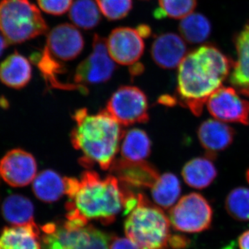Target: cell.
<instances>
[{"instance_id": "cell-1", "label": "cell", "mask_w": 249, "mask_h": 249, "mask_svg": "<svg viewBox=\"0 0 249 249\" xmlns=\"http://www.w3.org/2000/svg\"><path fill=\"white\" fill-rule=\"evenodd\" d=\"M231 60L212 45L187 54L178 65L176 101L196 116L201 115L209 98L230 74Z\"/></svg>"}, {"instance_id": "cell-2", "label": "cell", "mask_w": 249, "mask_h": 249, "mask_svg": "<svg viewBox=\"0 0 249 249\" xmlns=\"http://www.w3.org/2000/svg\"><path fill=\"white\" fill-rule=\"evenodd\" d=\"M69 201L66 204L67 220L88 224L98 219L108 224L124 210L131 192L123 190L114 175L102 178L96 172L87 170L80 179L66 178Z\"/></svg>"}, {"instance_id": "cell-3", "label": "cell", "mask_w": 249, "mask_h": 249, "mask_svg": "<svg viewBox=\"0 0 249 249\" xmlns=\"http://www.w3.org/2000/svg\"><path fill=\"white\" fill-rule=\"evenodd\" d=\"M76 126L71 133L73 147L83 153L80 165L91 168L98 164L107 170L112 165L124 132L106 109L90 114L85 108L75 111Z\"/></svg>"}, {"instance_id": "cell-4", "label": "cell", "mask_w": 249, "mask_h": 249, "mask_svg": "<svg viewBox=\"0 0 249 249\" xmlns=\"http://www.w3.org/2000/svg\"><path fill=\"white\" fill-rule=\"evenodd\" d=\"M138 199L124 222L127 238L139 249H169V218L145 196L139 194Z\"/></svg>"}, {"instance_id": "cell-5", "label": "cell", "mask_w": 249, "mask_h": 249, "mask_svg": "<svg viewBox=\"0 0 249 249\" xmlns=\"http://www.w3.org/2000/svg\"><path fill=\"white\" fill-rule=\"evenodd\" d=\"M47 22L29 0L0 1V32L10 45H18L45 34Z\"/></svg>"}, {"instance_id": "cell-6", "label": "cell", "mask_w": 249, "mask_h": 249, "mask_svg": "<svg viewBox=\"0 0 249 249\" xmlns=\"http://www.w3.org/2000/svg\"><path fill=\"white\" fill-rule=\"evenodd\" d=\"M42 249H109L106 233L91 225L67 220L42 227Z\"/></svg>"}, {"instance_id": "cell-7", "label": "cell", "mask_w": 249, "mask_h": 249, "mask_svg": "<svg viewBox=\"0 0 249 249\" xmlns=\"http://www.w3.org/2000/svg\"><path fill=\"white\" fill-rule=\"evenodd\" d=\"M213 209L200 194L192 193L181 198L170 210L169 219L173 229L186 233L208 230L213 221Z\"/></svg>"}, {"instance_id": "cell-8", "label": "cell", "mask_w": 249, "mask_h": 249, "mask_svg": "<svg viewBox=\"0 0 249 249\" xmlns=\"http://www.w3.org/2000/svg\"><path fill=\"white\" fill-rule=\"evenodd\" d=\"M92 47V52L78 65L73 76V84L83 93L88 92L87 85L100 84L108 81L116 69L108 52L106 39L95 34Z\"/></svg>"}, {"instance_id": "cell-9", "label": "cell", "mask_w": 249, "mask_h": 249, "mask_svg": "<svg viewBox=\"0 0 249 249\" xmlns=\"http://www.w3.org/2000/svg\"><path fill=\"white\" fill-rule=\"evenodd\" d=\"M106 110L121 125L144 124L149 121L146 96L137 87L119 88L108 101Z\"/></svg>"}, {"instance_id": "cell-10", "label": "cell", "mask_w": 249, "mask_h": 249, "mask_svg": "<svg viewBox=\"0 0 249 249\" xmlns=\"http://www.w3.org/2000/svg\"><path fill=\"white\" fill-rule=\"evenodd\" d=\"M210 114L224 123L249 124V103L240 97L234 88L222 87L206 103Z\"/></svg>"}, {"instance_id": "cell-11", "label": "cell", "mask_w": 249, "mask_h": 249, "mask_svg": "<svg viewBox=\"0 0 249 249\" xmlns=\"http://www.w3.org/2000/svg\"><path fill=\"white\" fill-rule=\"evenodd\" d=\"M108 52L112 60L119 65L132 66L142 56L145 49L142 37L137 29L116 28L107 40Z\"/></svg>"}, {"instance_id": "cell-12", "label": "cell", "mask_w": 249, "mask_h": 249, "mask_svg": "<svg viewBox=\"0 0 249 249\" xmlns=\"http://www.w3.org/2000/svg\"><path fill=\"white\" fill-rule=\"evenodd\" d=\"M84 46V38L80 31L72 24L64 23L49 33L45 48L54 59L64 63L76 58Z\"/></svg>"}, {"instance_id": "cell-13", "label": "cell", "mask_w": 249, "mask_h": 249, "mask_svg": "<svg viewBox=\"0 0 249 249\" xmlns=\"http://www.w3.org/2000/svg\"><path fill=\"white\" fill-rule=\"evenodd\" d=\"M37 175V163L31 154L14 149L0 160V176L13 187L27 186Z\"/></svg>"}, {"instance_id": "cell-14", "label": "cell", "mask_w": 249, "mask_h": 249, "mask_svg": "<svg viewBox=\"0 0 249 249\" xmlns=\"http://www.w3.org/2000/svg\"><path fill=\"white\" fill-rule=\"evenodd\" d=\"M111 171L123 183L136 188H150L160 178L157 169L145 160L130 161L122 159L114 160Z\"/></svg>"}, {"instance_id": "cell-15", "label": "cell", "mask_w": 249, "mask_h": 249, "mask_svg": "<svg viewBox=\"0 0 249 249\" xmlns=\"http://www.w3.org/2000/svg\"><path fill=\"white\" fill-rule=\"evenodd\" d=\"M197 135L201 146L206 150V157L211 159L231 145L235 131L226 123L209 119L200 124Z\"/></svg>"}, {"instance_id": "cell-16", "label": "cell", "mask_w": 249, "mask_h": 249, "mask_svg": "<svg viewBox=\"0 0 249 249\" xmlns=\"http://www.w3.org/2000/svg\"><path fill=\"white\" fill-rule=\"evenodd\" d=\"M186 43L173 33L160 34L152 43L151 55L154 62L163 69H174L186 56Z\"/></svg>"}, {"instance_id": "cell-17", "label": "cell", "mask_w": 249, "mask_h": 249, "mask_svg": "<svg viewBox=\"0 0 249 249\" xmlns=\"http://www.w3.org/2000/svg\"><path fill=\"white\" fill-rule=\"evenodd\" d=\"M237 60L233 62L230 83L237 92L249 96V23L234 37Z\"/></svg>"}, {"instance_id": "cell-18", "label": "cell", "mask_w": 249, "mask_h": 249, "mask_svg": "<svg viewBox=\"0 0 249 249\" xmlns=\"http://www.w3.org/2000/svg\"><path fill=\"white\" fill-rule=\"evenodd\" d=\"M40 235L35 222L6 228L0 236V249H42Z\"/></svg>"}, {"instance_id": "cell-19", "label": "cell", "mask_w": 249, "mask_h": 249, "mask_svg": "<svg viewBox=\"0 0 249 249\" xmlns=\"http://www.w3.org/2000/svg\"><path fill=\"white\" fill-rule=\"evenodd\" d=\"M32 69L27 58L15 52L0 64V81L13 89H22L30 81Z\"/></svg>"}, {"instance_id": "cell-20", "label": "cell", "mask_w": 249, "mask_h": 249, "mask_svg": "<svg viewBox=\"0 0 249 249\" xmlns=\"http://www.w3.org/2000/svg\"><path fill=\"white\" fill-rule=\"evenodd\" d=\"M181 175L187 185L196 189L209 187L217 175V169L209 157H197L187 162Z\"/></svg>"}, {"instance_id": "cell-21", "label": "cell", "mask_w": 249, "mask_h": 249, "mask_svg": "<svg viewBox=\"0 0 249 249\" xmlns=\"http://www.w3.org/2000/svg\"><path fill=\"white\" fill-rule=\"evenodd\" d=\"M33 191L37 199L52 203L66 195V178H62L56 172L46 170L36 175L33 183Z\"/></svg>"}, {"instance_id": "cell-22", "label": "cell", "mask_w": 249, "mask_h": 249, "mask_svg": "<svg viewBox=\"0 0 249 249\" xmlns=\"http://www.w3.org/2000/svg\"><path fill=\"white\" fill-rule=\"evenodd\" d=\"M121 150L124 160L142 161L150 155L151 142L145 131L132 129L124 133Z\"/></svg>"}, {"instance_id": "cell-23", "label": "cell", "mask_w": 249, "mask_h": 249, "mask_svg": "<svg viewBox=\"0 0 249 249\" xmlns=\"http://www.w3.org/2000/svg\"><path fill=\"white\" fill-rule=\"evenodd\" d=\"M3 215L14 225H24L34 222V207L26 196L11 195L2 204Z\"/></svg>"}, {"instance_id": "cell-24", "label": "cell", "mask_w": 249, "mask_h": 249, "mask_svg": "<svg viewBox=\"0 0 249 249\" xmlns=\"http://www.w3.org/2000/svg\"><path fill=\"white\" fill-rule=\"evenodd\" d=\"M151 189L153 200L165 209L173 206L181 194L179 180L176 175L170 173L160 176Z\"/></svg>"}, {"instance_id": "cell-25", "label": "cell", "mask_w": 249, "mask_h": 249, "mask_svg": "<svg viewBox=\"0 0 249 249\" xmlns=\"http://www.w3.org/2000/svg\"><path fill=\"white\" fill-rule=\"evenodd\" d=\"M211 24L206 16L201 14H191L182 20L178 25L180 34L186 42L190 44L202 43L211 35Z\"/></svg>"}, {"instance_id": "cell-26", "label": "cell", "mask_w": 249, "mask_h": 249, "mask_svg": "<svg viewBox=\"0 0 249 249\" xmlns=\"http://www.w3.org/2000/svg\"><path fill=\"white\" fill-rule=\"evenodd\" d=\"M101 13L95 0H76L70 8L69 17L77 27L90 30L101 22Z\"/></svg>"}, {"instance_id": "cell-27", "label": "cell", "mask_w": 249, "mask_h": 249, "mask_svg": "<svg viewBox=\"0 0 249 249\" xmlns=\"http://www.w3.org/2000/svg\"><path fill=\"white\" fill-rule=\"evenodd\" d=\"M228 213L240 222L249 221V189L239 187L228 195L225 202Z\"/></svg>"}, {"instance_id": "cell-28", "label": "cell", "mask_w": 249, "mask_h": 249, "mask_svg": "<svg viewBox=\"0 0 249 249\" xmlns=\"http://www.w3.org/2000/svg\"><path fill=\"white\" fill-rule=\"evenodd\" d=\"M159 4L160 6L155 11V18L181 19L192 14L196 9V0H159Z\"/></svg>"}, {"instance_id": "cell-29", "label": "cell", "mask_w": 249, "mask_h": 249, "mask_svg": "<svg viewBox=\"0 0 249 249\" xmlns=\"http://www.w3.org/2000/svg\"><path fill=\"white\" fill-rule=\"evenodd\" d=\"M101 13L109 20L123 19L132 8V0H95Z\"/></svg>"}, {"instance_id": "cell-30", "label": "cell", "mask_w": 249, "mask_h": 249, "mask_svg": "<svg viewBox=\"0 0 249 249\" xmlns=\"http://www.w3.org/2000/svg\"><path fill=\"white\" fill-rule=\"evenodd\" d=\"M42 11L53 16H61L71 8L73 0H37Z\"/></svg>"}, {"instance_id": "cell-31", "label": "cell", "mask_w": 249, "mask_h": 249, "mask_svg": "<svg viewBox=\"0 0 249 249\" xmlns=\"http://www.w3.org/2000/svg\"><path fill=\"white\" fill-rule=\"evenodd\" d=\"M109 249H139L128 238L114 237L111 239Z\"/></svg>"}, {"instance_id": "cell-32", "label": "cell", "mask_w": 249, "mask_h": 249, "mask_svg": "<svg viewBox=\"0 0 249 249\" xmlns=\"http://www.w3.org/2000/svg\"><path fill=\"white\" fill-rule=\"evenodd\" d=\"M170 247L173 249H182L186 248L190 244V241L184 236L176 235L170 236Z\"/></svg>"}, {"instance_id": "cell-33", "label": "cell", "mask_w": 249, "mask_h": 249, "mask_svg": "<svg viewBox=\"0 0 249 249\" xmlns=\"http://www.w3.org/2000/svg\"><path fill=\"white\" fill-rule=\"evenodd\" d=\"M238 246L240 249H249V230L241 234L238 238Z\"/></svg>"}, {"instance_id": "cell-34", "label": "cell", "mask_w": 249, "mask_h": 249, "mask_svg": "<svg viewBox=\"0 0 249 249\" xmlns=\"http://www.w3.org/2000/svg\"><path fill=\"white\" fill-rule=\"evenodd\" d=\"M138 31L139 34L142 37H148L151 34V29L148 26L145 25V24H142V25L139 26L138 29H137Z\"/></svg>"}, {"instance_id": "cell-35", "label": "cell", "mask_w": 249, "mask_h": 249, "mask_svg": "<svg viewBox=\"0 0 249 249\" xmlns=\"http://www.w3.org/2000/svg\"><path fill=\"white\" fill-rule=\"evenodd\" d=\"M144 67L140 63H135L133 65L131 66L129 69V71H130L131 74L132 76H138V75L142 73L143 71Z\"/></svg>"}, {"instance_id": "cell-36", "label": "cell", "mask_w": 249, "mask_h": 249, "mask_svg": "<svg viewBox=\"0 0 249 249\" xmlns=\"http://www.w3.org/2000/svg\"><path fill=\"white\" fill-rule=\"evenodd\" d=\"M8 43L4 36L2 35L1 32H0V56L2 55L3 52H4L5 49L7 47Z\"/></svg>"}, {"instance_id": "cell-37", "label": "cell", "mask_w": 249, "mask_h": 249, "mask_svg": "<svg viewBox=\"0 0 249 249\" xmlns=\"http://www.w3.org/2000/svg\"><path fill=\"white\" fill-rule=\"evenodd\" d=\"M247 181H248V182L249 183V169L248 170V171H247Z\"/></svg>"}]
</instances>
